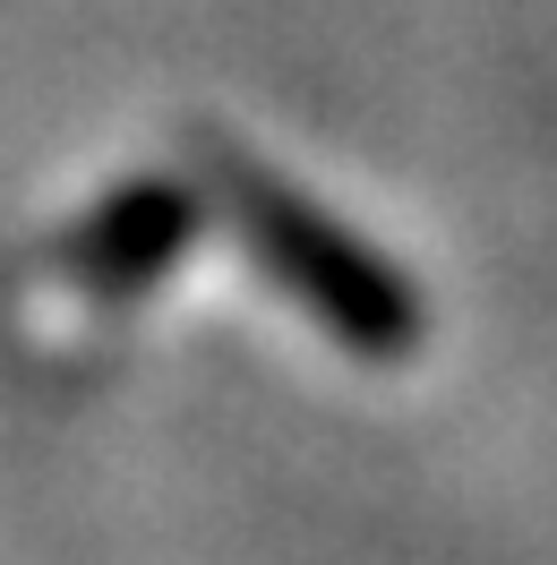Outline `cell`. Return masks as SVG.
I'll use <instances>...</instances> for the list:
<instances>
[{"label": "cell", "instance_id": "obj_1", "mask_svg": "<svg viewBox=\"0 0 557 565\" xmlns=\"http://www.w3.org/2000/svg\"><path fill=\"white\" fill-rule=\"evenodd\" d=\"M189 163H198L207 214L232 223V241L249 248V266L275 282L301 318H317L326 343H344L351 360H378V369L420 352L429 309H420L412 275H403L386 248H369L344 214L317 206L301 180H283L275 163L241 154V146L214 138V129L189 138Z\"/></svg>", "mask_w": 557, "mask_h": 565}, {"label": "cell", "instance_id": "obj_2", "mask_svg": "<svg viewBox=\"0 0 557 565\" xmlns=\"http://www.w3.org/2000/svg\"><path fill=\"white\" fill-rule=\"evenodd\" d=\"M198 223H207L198 180L138 172V180H120V189H104V198L70 223L61 282H77L86 300H138V291H155V282L189 257Z\"/></svg>", "mask_w": 557, "mask_h": 565}]
</instances>
